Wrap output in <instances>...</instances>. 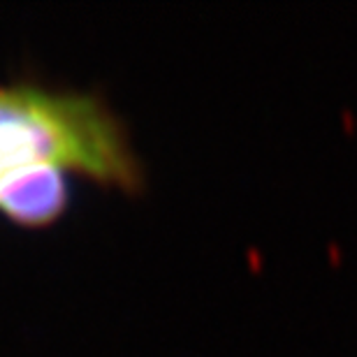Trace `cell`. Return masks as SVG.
<instances>
[{"instance_id":"7a4b0ae2","label":"cell","mask_w":357,"mask_h":357,"mask_svg":"<svg viewBox=\"0 0 357 357\" xmlns=\"http://www.w3.org/2000/svg\"><path fill=\"white\" fill-rule=\"evenodd\" d=\"M70 197L66 169L31 165L0 178V209L17 223L42 225L66 209Z\"/></svg>"},{"instance_id":"6da1fadb","label":"cell","mask_w":357,"mask_h":357,"mask_svg":"<svg viewBox=\"0 0 357 357\" xmlns=\"http://www.w3.org/2000/svg\"><path fill=\"white\" fill-rule=\"evenodd\" d=\"M31 165L79 169L128 188L142 178L126 126L96 93L0 86V178Z\"/></svg>"}]
</instances>
